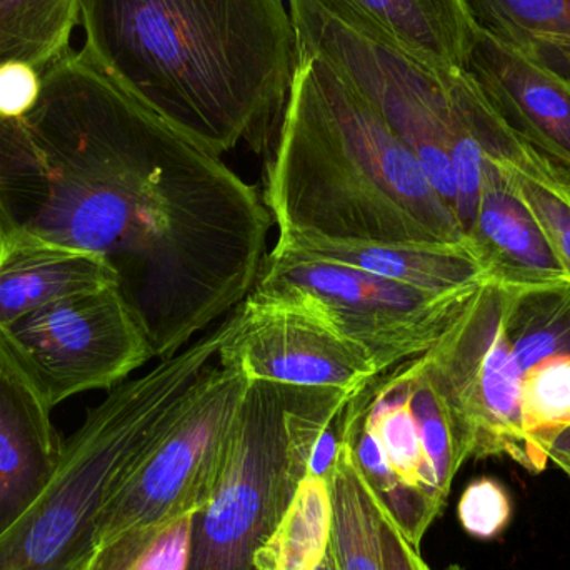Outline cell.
<instances>
[{
    "label": "cell",
    "mask_w": 570,
    "mask_h": 570,
    "mask_svg": "<svg viewBox=\"0 0 570 570\" xmlns=\"http://www.w3.org/2000/svg\"><path fill=\"white\" fill-rule=\"evenodd\" d=\"M40 77L29 114L0 116V243L99 256L156 358L173 357L250 294L273 217L223 157L83 50Z\"/></svg>",
    "instance_id": "6da1fadb"
},
{
    "label": "cell",
    "mask_w": 570,
    "mask_h": 570,
    "mask_svg": "<svg viewBox=\"0 0 570 570\" xmlns=\"http://www.w3.org/2000/svg\"><path fill=\"white\" fill-rule=\"evenodd\" d=\"M83 52L210 153L273 149L298 66L283 0H80Z\"/></svg>",
    "instance_id": "7a4b0ae2"
},
{
    "label": "cell",
    "mask_w": 570,
    "mask_h": 570,
    "mask_svg": "<svg viewBox=\"0 0 570 570\" xmlns=\"http://www.w3.org/2000/svg\"><path fill=\"white\" fill-rule=\"evenodd\" d=\"M263 200L276 246L409 244L468 249L417 157L327 62L298 50ZM471 253V250H469Z\"/></svg>",
    "instance_id": "3957f363"
},
{
    "label": "cell",
    "mask_w": 570,
    "mask_h": 570,
    "mask_svg": "<svg viewBox=\"0 0 570 570\" xmlns=\"http://www.w3.org/2000/svg\"><path fill=\"white\" fill-rule=\"evenodd\" d=\"M233 321L227 315L139 379L116 385L87 412L79 431L63 442L62 462L49 488L0 538V570H82L96 549L107 502L219 361Z\"/></svg>",
    "instance_id": "277c9868"
},
{
    "label": "cell",
    "mask_w": 570,
    "mask_h": 570,
    "mask_svg": "<svg viewBox=\"0 0 570 570\" xmlns=\"http://www.w3.org/2000/svg\"><path fill=\"white\" fill-rule=\"evenodd\" d=\"M355 391L250 382L216 488L194 519L187 570H257L256 552L307 475L315 441Z\"/></svg>",
    "instance_id": "5b68a950"
},
{
    "label": "cell",
    "mask_w": 570,
    "mask_h": 570,
    "mask_svg": "<svg viewBox=\"0 0 570 570\" xmlns=\"http://www.w3.org/2000/svg\"><path fill=\"white\" fill-rule=\"evenodd\" d=\"M478 287L434 294L274 246L247 297L317 315L361 344L379 374H384L424 355L454 324Z\"/></svg>",
    "instance_id": "8992f818"
},
{
    "label": "cell",
    "mask_w": 570,
    "mask_h": 570,
    "mask_svg": "<svg viewBox=\"0 0 570 570\" xmlns=\"http://www.w3.org/2000/svg\"><path fill=\"white\" fill-rule=\"evenodd\" d=\"M468 459L508 458L548 468L522 424V375L504 331V287L484 279L454 324L421 355Z\"/></svg>",
    "instance_id": "52a82bcc"
},
{
    "label": "cell",
    "mask_w": 570,
    "mask_h": 570,
    "mask_svg": "<svg viewBox=\"0 0 570 570\" xmlns=\"http://www.w3.org/2000/svg\"><path fill=\"white\" fill-rule=\"evenodd\" d=\"M153 358L117 285L52 302L0 325V367L50 411L80 392L122 384Z\"/></svg>",
    "instance_id": "ba28073f"
},
{
    "label": "cell",
    "mask_w": 570,
    "mask_h": 570,
    "mask_svg": "<svg viewBox=\"0 0 570 570\" xmlns=\"http://www.w3.org/2000/svg\"><path fill=\"white\" fill-rule=\"evenodd\" d=\"M249 384L239 368L219 361L204 374L176 421L107 502L96 548L127 529L206 508Z\"/></svg>",
    "instance_id": "9c48e42d"
},
{
    "label": "cell",
    "mask_w": 570,
    "mask_h": 570,
    "mask_svg": "<svg viewBox=\"0 0 570 570\" xmlns=\"http://www.w3.org/2000/svg\"><path fill=\"white\" fill-rule=\"evenodd\" d=\"M219 364L250 382L355 391L379 375L374 358L311 312L246 297L233 311Z\"/></svg>",
    "instance_id": "30bf717a"
},
{
    "label": "cell",
    "mask_w": 570,
    "mask_h": 570,
    "mask_svg": "<svg viewBox=\"0 0 570 570\" xmlns=\"http://www.w3.org/2000/svg\"><path fill=\"white\" fill-rule=\"evenodd\" d=\"M464 70L518 139L570 186L568 80L479 29Z\"/></svg>",
    "instance_id": "8fae6325"
},
{
    "label": "cell",
    "mask_w": 570,
    "mask_h": 570,
    "mask_svg": "<svg viewBox=\"0 0 570 570\" xmlns=\"http://www.w3.org/2000/svg\"><path fill=\"white\" fill-rule=\"evenodd\" d=\"M468 247L485 279L504 287H529L570 279L515 184L514 170L485 159L481 196Z\"/></svg>",
    "instance_id": "7c38bea8"
},
{
    "label": "cell",
    "mask_w": 570,
    "mask_h": 570,
    "mask_svg": "<svg viewBox=\"0 0 570 570\" xmlns=\"http://www.w3.org/2000/svg\"><path fill=\"white\" fill-rule=\"evenodd\" d=\"M312 2L344 26L439 69H464L478 30L464 0Z\"/></svg>",
    "instance_id": "4fadbf2b"
},
{
    "label": "cell",
    "mask_w": 570,
    "mask_h": 570,
    "mask_svg": "<svg viewBox=\"0 0 570 570\" xmlns=\"http://www.w3.org/2000/svg\"><path fill=\"white\" fill-rule=\"evenodd\" d=\"M50 412L23 382L0 367V538L59 471L63 442Z\"/></svg>",
    "instance_id": "5bb4252c"
},
{
    "label": "cell",
    "mask_w": 570,
    "mask_h": 570,
    "mask_svg": "<svg viewBox=\"0 0 570 570\" xmlns=\"http://www.w3.org/2000/svg\"><path fill=\"white\" fill-rule=\"evenodd\" d=\"M117 285L112 267L94 254L42 240L0 243V325L43 305Z\"/></svg>",
    "instance_id": "9a60e30c"
},
{
    "label": "cell",
    "mask_w": 570,
    "mask_h": 570,
    "mask_svg": "<svg viewBox=\"0 0 570 570\" xmlns=\"http://www.w3.org/2000/svg\"><path fill=\"white\" fill-rule=\"evenodd\" d=\"M288 250L355 267L434 294L464 291L485 279L475 257L468 249L458 247L318 243Z\"/></svg>",
    "instance_id": "2e32d148"
},
{
    "label": "cell",
    "mask_w": 570,
    "mask_h": 570,
    "mask_svg": "<svg viewBox=\"0 0 570 570\" xmlns=\"http://www.w3.org/2000/svg\"><path fill=\"white\" fill-rule=\"evenodd\" d=\"M407 362L365 382V424L377 438L399 484L445 505L448 499L439 492L412 414Z\"/></svg>",
    "instance_id": "e0dca14e"
},
{
    "label": "cell",
    "mask_w": 570,
    "mask_h": 570,
    "mask_svg": "<svg viewBox=\"0 0 570 570\" xmlns=\"http://www.w3.org/2000/svg\"><path fill=\"white\" fill-rule=\"evenodd\" d=\"M482 32L570 83V0H464Z\"/></svg>",
    "instance_id": "ac0fdd59"
},
{
    "label": "cell",
    "mask_w": 570,
    "mask_h": 570,
    "mask_svg": "<svg viewBox=\"0 0 570 570\" xmlns=\"http://www.w3.org/2000/svg\"><path fill=\"white\" fill-rule=\"evenodd\" d=\"M504 331L522 375L549 358L570 357V279L504 287Z\"/></svg>",
    "instance_id": "d6986e66"
},
{
    "label": "cell",
    "mask_w": 570,
    "mask_h": 570,
    "mask_svg": "<svg viewBox=\"0 0 570 570\" xmlns=\"http://www.w3.org/2000/svg\"><path fill=\"white\" fill-rule=\"evenodd\" d=\"M332 501L331 549L337 570H384L379 535V499L348 444L328 475Z\"/></svg>",
    "instance_id": "ffe728a7"
},
{
    "label": "cell",
    "mask_w": 570,
    "mask_h": 570,
    "mask_svg": "<svg viewBox=\"0 0 570 570\" xmlns=\"http://www.w3.org/2000/svg\"><path fill=\"white\" fill-rule=\"evenodd\" d=\"M332 501L327 479L307 474L266 544L257 570H315L331 544Z\"/></svg>",
    "instance_id": "44dd1931"
},
{
    "label": "cell",
    "mask_w": 570,
    "mask_h": 570,
    "mask_svg": "<svg viewBox=\"0 0 570 570\" xmlns=\"http://www.w3.org/2000/svg\"><path fill=\"white\" fill-rule=\"evenodd\" d=\"M80 0H0V66L26 62L42 73L69 52Z\"/></svg>",
    "instance_id": "7402d4cb"
},
{
    "label": "cell",
    "mask_w": 570,
    "mask_h": 570,
    "mask_svg": "<svg viewBox=\"0 0 570 570\" xmlns=\"http://www.w3.org/2000/svg\"><path fill=\"white\" fill-rule=\"evenodd\" d=\"M196 515L127 529L97 546L82 570H187Z\"/></svg>",
    "instance_id": "603a6c76"
},
{
    "label": "cell",
    "mask_w": 570,
    "mask_h": 570,
    "mask_svg": "<svg viewBox=\"0 0 570 570\" xmlns=\"http://www.w3.org/2000/svg\"><path fill=\"white\" fill-rule=\"evenodd\" d=\"M407 368L411 379V409L417 421L422 448L434 471L439 492L442 498L448 499L455 475L469 459L441 395L422 367L421 357L409 361Z\"/></svg>",
    "instance_id": "cb8c5ba5"
},
{
    "label": "cell",
    "mask_w": 570,
    "mask_h": 570,
    "mask_svg": "<svg viewBox=\"0 0 570 570\" xmlns=\"http://www.w3.org/2000/svg\"><path fill=\"white\" fill-rule=\"evenodd\" d=\"M521 411L529 441L549 459L552 442L570 428V357L549 358L524 374Z\"/></svg>",
    "instance_id": "d4e9b609"
},
{
    "label": "cell",
    "mask_w": 570,
    "mask_h": 570,
    "mask_svg": "<svg viewBox=\"0 0 570 570\" xmlns=\"http://www.w3.org/2000/svg\"><path fill=\"white\" fill-rule=\"evenodd\" d=\"M512 499L508 489L492 478L472 481L459 499L458 518L472 538L492 541L511 524Z\"/></svg>",
    "instance_id": "484cf974"
},
{
    "label": "cell",
    "mask_w": 570,
    "mask_h": 570,
    "mask_svg": "<svg viewBox=\"0 0 570 570\" xmlns=\"http://www.w3.org/2000/svg\"><path fill=\"white\" fill-rule=\"evenodd\" d=\"M519 194L541 224L570 277V204L558 184L515 174Z\"/></svg>",
    "instance_id": "4316f807"
},
{
    "label": "cell",
    "mask_w": 570,
    "mask_h": 570,
    "mask_svg": "<svg viewBox=\"0 0 570 570\" xmlns=\"http://www.w3.org/2000/svg\"><path fill=\"white\" fill-rule=\"evenodd\" d=\"M42 77L26 62H6L0 66V116L23 117L39 100Z\"/></svg>",
    "instance_id": "83f0119b"
},
{
    "label": "cell",
    "mask_w": 570,
    "mask_h": 570,
    "mask_svg": "<svg viewBox=\"0 0 570 570\" xmlns=\"http://www.w3.org/2000/svg\"><path fill=\"white\" fill-rule=\"evenodd\" d=\"M379 535H381L384 570H431L421 558L419 548L405 539L381 501H379Z\"/></svg>",
    "instance_id": "f1b7e54d"
},
{
    "label": "cell",
    "mask_w": 570,
    "mask_h": 570,
    "mask_svg": "<svg viewBox=\"0 0 570 570\" xmlns=\"http://www.w3.org/2000/svg\"><path fill=\"white\" fill-rule=\"evenodd\" d=\"M347 402L342 405L341 411L334 415L325 425L324 431L315 441L314 449L308 459L307 474L315 478L327 479L334 468L335 458L347 438Z\"/></svg>",
    "instance_id": "f546056e"
},
{
    "label": "cell",
    "mask_w": 570,
    "mask_h": 570,
    "mask_svg": "<svg viewBox=\"0 0 570 570\" xmlns=\"http://www.w3.org/2000/svg\"><path fill=\"white\" fill-rule=\"evenodd\" d=\"M554 455H570V428L566 429L552 442L551 449H549V459L554 458Z\"/></svg>",
    "instance_id": "4dcf8cb0"
},
{
    "label": "cell",
    "mask_w": 570,
    "mask_h": 570,
    "mask_svg": "<svg viewBox=\"0 0 570 570\" xmlns=\"http://www.w3.org/2000/svg\"><path fill=\"white\" fill-rule=\"evenodd\" d=\"M315 570H337V564H335L334 554H332L331 544H328L327 552H325L324 559H322L321 564L315 568Z\"/></svg>",
    "instance_id": "1f68e13d"
},
{
    "label": "cell",
    "mask_w": 570,
    "mask_h": 570,
    "mask_svg": "<svg viewBox=\"0 0 570 570\" xmlns=\"http://www.w3.org/2000/svg\"><path fill=\"white\" fill-rule=\"evenodd\" d=\"M551 462H554L570 479V455H554V458H551Z\"/></svg>",
    "instance_id": "d6a6232c"
},
{
    "label": "cell",
    "mask_w": 570,
    "mask_h": 570,
    "mask_svg": "<svg viewBox=\"0 0 570 570\" xmlns=\"http://www.w3.org/2000/svg\"><path fill=\"white\" fill-rule=\"evenodd\" d=\"M562 190H564V196L568 197L569 204H570V186L562 187Z\"/></svg>",
    "instance_id": "836d02e7"
}]
</instances>
